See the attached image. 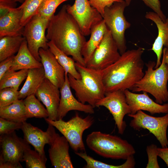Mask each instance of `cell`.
I'll list each match as a JSON object with an SVG mask.
<instances>
[{
	"label": "cell",
	"mask_w": 168,
	"mask_h": 168,
	"mask_svg": "<svg viewBox=\"0 0 168 168\" xmlns=\"http://www.w3.org/2000/svg\"><path fill=\"white\" fill-rule=\"evenodd\" d=\"M60 50L76 62L86 66L82 50L86 40L78 24L67 12L66 5L49 20L46 35Z\"/></svg>",
	"instance_id": "1"
},
{
	"label": "cell",
	"mask_w": 168,
	"mask_h": 168,
	"mask_svg": "<svg viewBox=\"0 0 168 168\" xmlns=\"http://www.w3.org/2000/svg\"><path fill=\"white\" fill-rule=\"evenodd\" d=\"M0 117L16 122L26 121L27 118L23 100L19 99L8 106L0 108Z\"/></svg>",
	"instance_id": "25"
},
{
	"label": "cell",
	"mask_w": 168,
	"mask_h": 168,
	"mask_svg": "<svg viewBox=\"0 0 168 168\" xmlns=\"http://www.w3.org/2000/svg\"><path fill=\"white\" fill-rule=\"evenodd\" d=\"M128 115L133 118L129 124L132 128L137 130L142 128L147 129L156 137L162 147H168L167 136L168 113L164 116L156 117L139 110L134 114Z\"/></svg>",
	"instance_id": "9"
},
{
	"label": "cell",
	"mask_w": 168,
	"mask_h": 168,
	"mask_svg": "<svg viewBox=\"0 0 168 168\" xmlns=\"http://www.w3.org/2000/svg\"><path fill=\"white\" fill-rule=\"evenodd\" d=\"M41 63L33 56L28 47L26 40L22 42L16 55L15 56L12 66L10 69L14 71L40 68Z\"/></svg>",
	"instance_id": "23"
},
{
	"label": "cell",
	"mask_w": 168,
	"mask_h": 168,
	"mask_svg": "<svg viewBox=\"0 0 168 168\" xmlns=\"http://www.w3.org/2000/svg\"><path fill=\"white\" fill-rule=\"evenodd\" d=\"M156 146L152 144L147 147V151L148 156V163L146 168H160L157 161Z\"/></svg>",
	"instance_id": "36"
},
{
	"label": "cell",
	"mask_w": 168,
	"mask_h": 168,
	"mask_svg": "<svg viewBox=\"0 0 168 168\" xmlns=\"http://www.w3.org/2000/svg\"><path fill=\"white\" fill-rule=\"evenodd\" d=\"M81 78L77 79L68 74L71 87L75 91L77 100L82 103H87L94 108L103 98L105 91L101 71L96 70L75 63Z\"/></svg>",
	"instance_id": "3"
},
{
	"label": "cell",
	"mask_w": 168,
	"mask_h": 168,
	"mask_svg": "<svg viewBox=\"0 0 168 168\" xmlns=\"http://www.w3.org/2000/svg\"><path fill=\"white\" fill-rule=\"evenodd\" d=\"M47 123L56 128L66 138L74 152H85V148L82 140V135L94 122L93 117L88 115L83 118L78 113L67 121L63 119L51 120L45 119Z\"/></svg>",
	"instance_id": "6"
},
{
	"label": "cell",
	"mask_w": 168,
	"mask_h": 168,
	"mask_svg": "<svg viewBox=\"0 0 168 168\" xmlns=\"http://www.w3.org/2000/svg\"><path fill=\"white\" fill-rule=\"evenodd\" d=\"M157 152L158 156L163 160L168 167V147L157 148Z\"/></svg>",
	"instance_id": "41"
},
{
	"label": "cell",
	"mask_w": 168,
	"mask_h": 168,
	"mask_svg": "<svg viewBox=\"0 0 168 168\" xmlns=\"http://www.w3.org/2000/svg\"><path fill=\"white\" fill-rule=\"evenodd\" d=\"M15 56H12L0 62V79L12 66Z\"/></svg>",
	"instance_id": "40"
},
{
	"label": "cell",
	"mask_w": 168,
	"mask_h": 168,
	"mask_svg": "<svg viewBox=\"0 0 168 168\" xmlns=\"http://www.w3.org/2000/svg\"><path fill=\"white\" fill-rule=\"evenodd\" d=\"M28 69H23L18 71L9 69L0 79V90L6 87H12L18 90L19 87L26 78Z\"/></svg>",
	"instance_id": "28"
},
{
	"label": "cell",
	"mask_w": 168,
	"mask_h": 168,
	"mask_svg": "<svg viewBox=\"0 0 168 168\" xmlns=\"http://www.w3.org/2000/svg\"><path fill=\"white\" fill-rule=\"evenodd\" d=\"M10 0V1H12L13 2H23V1L24 0Z\"/></svg>",
	"instance_id": "43"
},
{
	"label": "cell",
	"mask_w": 168,
	"mask_h": 168,
	"mask_svg": "<svg viewBox=\"0 0 168 168\" xmlns=\"http://www.w3.org/2000/svg\"><path fill=\"white\" fill-rule=\"evenodd\" d=\"M66 8L85 36L90 35L92 28L103 20L101 14L91 5L89 0H75L72 5H66Z\"/></svg>",
	"instance_id": "11"
},
{
	"label": "cell",
	"mask_w": 168,
	"mask_h": 168,
	"mask_svg": "<svg viewBox=\"0 0 168 168\" xmlns=\"http://www.w3.org/2000/svg\"><path fill=\"white\" fill-rule=\"evenodd\" d=\"M45 132L43 131L26 121L23 123L21 129L24 134V139L32 145L35 150L43 158L47 159L45 155L44 147L47 144L49 145L53 134L55 131L54 127L49 123Z\"/></svg>",
	"instance_id": "17"
},
{
	"label": "cell",
	"mask_w": 168,
	"mask_h": 168,
	"mask_svg": "<svg viewBox=\"0 0 168 168\" xmlns=\"http://www.w3.org/2000/svg\"><path fill=\"white\" fill-rule=\"evenodd\" d=\"M0 38V62L17 53L25 40L22 35L5 36Z\"/></svg>",
	"instance_id": "27"
},
{
	"label": "cell",
	"mask_w": 168,
	"mask_h": 168,
	"mask_svg": "<svg viewBox=\"0 0 168 168\" xmlns=\"http://www.w3.org/2000/svg\"><path fill=\"white\" fill-rule=\"evenodd\" d=\"M49 21L37 14L33 17L24 27L23 36L27 41L28 49L34 57L40 62L39 49H49V41L47 39L45 32Z\"/></svg>",
	"instance_id": "10"
},
{
	"label": "cell",
	"mask_w": 168,
	"mask_h": 168,
	"mask_svg": "<svg viewBox=\"0 0 168 168\" xmlns=\"http://www.w3.org/2000/svg\"><path fill=\"white\" fill-rule=\"evenodd\" d=\"M145 17L154 22L158 29V35L151 49L157 56L156 63L154 67L155 69L161 64V59L163 54V46L168 48V18L163 21L159 16L154 12H147Z\"/></svg>",
	"instance_id": "20"
},
{
	"label": "cell",
	"mask_w": 168,
	"mask_h": 168,
	"mask_svg": "<svg viewBox=\"0 0 168 168\" xmlns=\"http://www.w3.org/2000/svg\"><path fill=\"white\" fill-rule=\"evenodd\" d=\"M125 1L126 3L127 6H128L130 5L131 0H125Z\"/></svg>",
	"instance_id": "44"
},
{
	"label": "cell",
	"mask_w": 168,
	"mask_h": 168,
	"mask_svg": "<svg viewBox=\"0 0 168 168\" xmlns=\"http://www.w3.org/2000/svg\"><path fill=\"white\" fill-rule=\"evenodd\" d=\"M19 91L12 87L0 90V108L8 106L19 100Z\"/></svg>",
	"instance_id": "34"
},
{
	"label": "cell",
	"mask_w": 168,
	"mask_h": 168,
	"mask_svg": "<svg viewBox=\"0 0 168 168\" xmlns=\"http://www.w3.org/2000/svg\"><path fill=\"white\" fill-rule=\"evenodd\" d=\"M45 77L43 66L29 69L25 82L19 91V99L35 94Z\"/></svg>",
	"instance_id": "24"
},
{
	"label": "cell",
	"mask_w": 168,
	"mask_h": 168,
	"mask_svg": "<svg viewBox=\"0 0 168 168\" xmlns=\"http://www.w3.org/2000/svg\"><path fill=\"white\" fill-rule=\"evenodd\" d=\"M162 60L164 62L168 64V48L164 47L163 49Z\"/></svg>",
	"instance_id": "42"
},
{
	"label": "cell",
	"mask_w": 168,
	"mask_h": 168,
	"mask_svg": "<svg viewBox=\"0 0 168 168\" xmlns=\"http://www.w3.org/2000/svg\"><path fill=\"white\" fill-rule=\"evenodd\" d=\"M35 95L45 106L49 114L47 118L57 120L60 96L59 88L45 77Z\"/></svg>",
	"instance_id": "18"
},
{
	"label": "cell",
	"mask_w": 168,
	"mask_h": 168,
	"mask_svg": "<svg viewBox=\"0 0 168 168\" xmlns=\"http://www.w3.org/2000/svg\"><path fill=\"white\" fill-rule=\"evenodd\" d=\"M68 0H44L39 7L37 14L50 20L54 15L58 7Z\"/></svg>",
	"instance_id": "33"
},
{
	"label": "cell",
	"mask_w": 168,
	"mask_h": 168,
	"mask_svg": "<svg viewBox=\"0 0 168 168\" xmlns=\"http://www.w3.org/2000/svg\"><path fill=\"white\" fill-rule=\"evenodd\" d=\"M49 49L55 56L58 62L63 68L65 73L70 74L77 79L81 78L77 70L75 61L59 49L51 41L48 42Z\"/></svg>",
	"instance_id": "26"
},
{
	"label": "cell",
	"mask_w": 168,
	"mask_h": 168,
	"mask_svg": "<svg viewBox=\"0 0 168 168\" xmlns=\"http://www.w3.org/2000/svg\"><path fill=\"white\" fill-rule=\"evenodd\" d=\"M71 88L68 75L65 73V81L59 88L60 96L57 120L63 119L71 110H77L91 114L94 113V108L91 105L83 104L75 98Z\"/></svg>",
	"instance_id": "14"
},
{
	"label": "cell",
	"mask_w": 168,
	"mask_h": 168,
	"mask_svg": "<svg viewBox=\"0 0 168 168\" xmlns=\"http://www.w3.org/2000/svg\"><path fill=\"white\" fill-rule=\"evenodd\" d=\"M104 106L112 114L118 129V133L123 134L126 127L124 118L131 113L124 91L117 90L106 92L105 97L96 104V107Z\"/></svg>",
	"instance_id": "13"
},
{
	"label": "cell",
	"mask_w": 168,
	"mask_h": 168,
	"mask_svg": "<svg viewBox=\"0 0 168 168\" xmlns=\"http://www.w3.org/2000/svg\"><path fill=\"white\" fill-rule=\"evenodd\" d=\"M23 123L11 121L0 117V134L9 133L21 129Z\"/></svg>",
	"instance_id": "35"
},
{
	"label": "cell",
	"mask_w": 168,
	"mask_h": 168,
	"mask_svg": "<svg viewBox=\"0 0 168 168\" xmlns=\"http://www.w3.org/2000/svg\"><path fill=\"white\" fill-rule=\"evenodd\" d=\"M148 7L157 13L163 21H165L166 18L161 9V5L159 0H141Z\"/></svg>",
	"instance_id": "38"
},
{
	"label": "cell",
	"mask_w": 168,
	"mask_h": 168,
	"mask_svg": "<svg viewBox=\"0 0 168 168\" xmlns=\"http://www.w3.org/2000/svg\"><path fill=\"white\" fill-rule=\"evenodd\" d=\"M16 3L8 0H0V17L7 14L12 9L16 8Z\"/></svg>",
	"instance_id": "39"
},
{
	"label": "cell",
	"mask_w": 168,
	"mask_h": 168,
	"mask_svg": "<svg viewBox=\"0 0 168 168\" xmlns=\"http://www.w3.org/2000/svg\"><path fill=\"white\" fill-rule=\"evenodd\" d=\"M144 49L126 51L115 63L101 71L105 92L131 90L143 76Z\"/></svg>",
	"instance_id": "2"
},
{
	"label": "cell",
	"mask_w": 168,
	"mask_h": 168,
	"mask_svg": "<svg viewBox=\"0 0 168 168\" xmlns=\"http://www.w3.org/2000/svg\"><path fill=\"white\" fill-rule=\"evenodd\" d=\"M127 6L125 0L115 2L105 8L102 16L121 55L126 51L125 33L126 30L131 26L130 23L124 14L125 9Z\"/></svg>",
	"instance_id": "7"
},
{
	"label": "cell",
	"mask_w": 168,
	"mask_h": 168,
	"mask_svg": "<svg viewBox=\"0 0 168 168\" xmlns=\"http://www.w3.org/2000/svg\"><path fill=\"white\" fill-rule=\"evenodd\" d=\"M123 0H89L91 5L96 9L102 15L104 12L105 8L116 2H120Z\"/></svg>",
	"instance_id": "37"
},
{
	"label": "cell",
	"mask_w": 168,
	"mask_h": 168,
	"mask_svg": "<svg viewBox=\"0 0 168 168\" xmlns=\"http://www.w3.org/2000/svg\"><path fill=\"white\" fill-rule=\"evenodd\" d=\"M1 151L0 168H22L20 162H23L25 151L30 149L29 144L19 137L15 131L0 135Z\"/></svg>",
	"instance_id": "8"
},
{
	"label": "cell",
	"mask_w": 168,
	"mask_h": 168,
	"mask_svg": "<svg viewBox=\"0 0 168 168\" xmlns=\"http://www.w3.org/2000/svg\"><path fill=\"white\" fill-rule=\"evenodd\" d=\"M108 30L103 19L91 29L90 39L86 41L82 50V54L86 65Z\"/></svg>",
	"instance_id": "22"
},
{
	"label": "cell",
	"mask_w": 168,
	"mask_h": 168,
	"mask_svg": "<svg viewBox=\"0 0 168 168\" xmlns=\"http://www.w3.org/2000/svg\"><path fill=\"white\" fill-rule=\"evenodd\" d=\"M156 65L153 61L146 64L147 69L143 76L130 90L133 92L148 93L155 98L156 102L162 104L168 100V64L162 60L161 65L155 69Z\"/></svg>",
	"instance_id": "5"
},
{
	"label": "cell",
	"mask_w": 168,
	"mask_h": 168,
	"mask_svg": "<svg viewBox=\"0 0 168 168\" xmlns=\"http://www.w3.org/2000/svg\"><path fill=\"white\" fill-rule=\"evenodd\" d=\"M86 142L90 149L106 158L126 160L135 153L134 147L127 140L100 131L93 132L88 134Z\"/></svg>",
	"instance_id": "4"
},
{
	"label": "cell",
	"mask_w": 168,
	"mask_h": 168,
	"mask_svg": "<svg viewBox=\"0 0 168 168\" xmlns=\"http://www.w3.org/2000/svg\"><path fill=\"white\" fill-rule=\"evenodd\" d=\"M44 0H25L20 6L23 10L21 21V25L24 27L33 17L37 14L40 5Z\"/></svg>",
	"instance_id": "31"
},
{
	"label": "cell",
	"mask_w": 168,
	"mask_h": 168,
	"mask_svg": "<svg viewBox=\"0 0 168 168\" xmlns=\"http://www.w3.org/2000/svg\"><path fill=\"white\" fill-rule=\"evenodd\" d=\"M124 92L130 108L131 114H134L139 110L147 111L152 114L168 113V103L162 105L154 102L146 92L136 94L127 89Z\"/></svg>",
	"instance_id": "16"
},
{
	"label": "cell",
	"mask_w": 168,
	"mask_h": 168,
	"mask_svg": "<svg viewBox=\"0 0 168 168\" xmlns=\"http://www.w3.org/2000/svg\"><path fill=\"white\" fill-rule=\"evenodd\" d=\"M47 160L36 151L30 148L25 151L23 156V161L25 162L27 168H45Z\"/></svg>",
	"instance_id": "32"
},
{
	"label": "cell",
	"mask_w": 168,
	"mask_h": 168,
	"mask_svg": "<svg viewBox=\"0 0 168 168\" xmlns=\"http://www.w3.org/2000/svg\"><path fill=\"white\" fill-rule=\"evenodd\" d=\"M121 55L111 32L108 30L86 66L102 71L116 61Z\"/></svg>",
	"instance_id": "12"
},
{
	"label": "cell",
	"mask_w": 168,
	"mask_h": 168,
	"mask_svg": "<svg viewBox=\"0 0 168 168\" xmlns=\"http://www.w3.org/2000/svg\"><path fill=\"white\" fill-rule=\"evenodd\" d=\"M39 54L45 78L60 88L65 80V72L63 68L49 49L40 48Z\"/></svg>",
	"instance_id": "19"
},
{
	"label": "cell",
	"mask_w": 168,
	"mask_h": 168,
	"mask_svg": "<svg viewBox=\"0 0 168 168\" xmlns=\"http://www.w3.org/2000/svg\"><path fill=\"white\" fill-rule=\"evenodd\" d=\"M76 154L86 162L84 168H133L135 165L133 155L129 156L126 161L120 165L115 166L104 163L94 159L88 155L86 152H75Z\"/></svg>",
	"instance_id": "29"
},
{
	"label": "cell",
	"mask_w": 168,
	"mask_h": 168,
	"mask_svg": "<svg viewBox=\"0 0 168 168\" xmlns=\"http://www.w3.org/2000/svg\"><path fill=\"white\" fill-rule=\"evenodd\" d=\"M23 10L20 6L0 17V38L23 35L24 27L21 24Z\"/></svg>",
	"instance_id": "21"
},
{
	"label": "cell",
	"mask_w": 168,
	"mask_h": 168,
	"mask_svg": "<svg viewBox=\"0 0 168 168\" xmlns=\"http://www.w3.org/2000/svg\"><path fill=\"white\" fill-rule=\"evenodd\" d=\"M23 101L27 119L35 117L45 119L48 117L47 109L36 98L35 94L28 96Z\"/></svg>",
	"instance_id": "30"
},
{
	"label": "cell",
	"mask_w": 168,
	"mask_h": 168,
	"mask_svg": "<svg viewBox=\"0 0 168 168\" xmlns=\"http://www.w3.org/2000/svg\"><path fill=\"white\" fill-rule=\"evenodd\" d=\"M49 145L48 153L52 166L55 168L74 167L69 154L70 145L63 136H61L55 131Z\"/></svg>",
	"instance_id": "15"
}]
</instances>
